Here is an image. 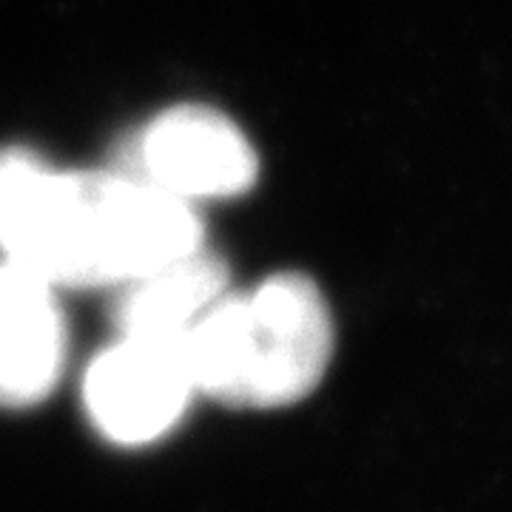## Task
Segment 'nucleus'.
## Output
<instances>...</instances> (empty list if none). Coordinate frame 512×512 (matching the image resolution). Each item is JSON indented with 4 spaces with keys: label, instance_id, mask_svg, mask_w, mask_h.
Instances as JSON below:
<instances>
[{
    "label": "nucleus",
    "instance_id": "nucleus-1",
    "mask_svg": "<svg viewBox=\"0 0 512 512\" xmlns=\"http://www.w3.org/2000/svg\"><path fill=\"white\" fill-rule=\"evenodd\" d=\"M202 248L191 202L134 174L55 171L0 151V254L52 288L128 285Z\"/></svg>",
    "mask_w": 512,
    "mask_h": 512
},
{
    "label": "nucleus",
    "instance_id": "nucleus-2",
    "mask_svg": "<svg viewBox=\"0 0 512 512\" xmlns=\"http://www.w3.org/2000/svg\"><path fill=\"white\" fill-rule=\"evenodd\" d=\"M333 356V316L319 285L274 274L225 293L185 336L197 393L237 410H279L319 387Z\"/></svg>",
    "mask_w": 512,
    "mask_h": 512
},
{
    "label": "nucleus",
    "instance_id": "nucleus-3",
    "mask_svg": "<svg viewBox=\"0 0 512 512\" xmlns=\"http://www.w3.org/2000/svg\"><path fill=\"white\" fill-rule=\"evenodd\" d=\"M197 393L183 342L120 336L83 379V402L111 444L143 447L168 436Z\"/></svg>",
    "mask_w": 512,
    "mask_h": 512
},
{
    "label": "nucleus",
    "instance_id": "nucleus-4",
    "mask_svg": "<svg viewBox=\"0 0 512 512\" xmlns=\"http://www.w3.org/2000/svg\"><path fill=\"white\" fill-rule=\"evenodd\" d=\"M140 180L185 202L225 200L248 191L256 180V151L242 128L208 106L163 111L140 134Z\"/></svg>",
    "mask_w": 512,
    "mask_h": 512
},
{
    "label": "nucleus",
    "instance_id": "nucleus-5",
    "mask_svg": "<svg viewBox=\"0 0 512 512\" xmlns=\"http://www.w3.org/2000/svg\"><path fill=\"white\" fill-rule=\"evenodd\" d=\"M66 322L55 288L0 259V407L43 402L63 373Z\"/></svg>",
    "mask_w": 512,
    "mask_h": 512
},
{
    "label": "nucleus",
    "instance_id": "nucleus-6",
    "mask_svg": "<svg viewBox=\"0 0 512 512\" xmlns=\"http://www.w3.org/2000/svg\"><path fill=\"white\" fill-rule=\"evenodd\" d=\"M228 293L220 256L197 248L163 268L123 285L114 305L120 336L183 342L205 313Z\"/></svg>",
    "mask_w": 512,
    "mask_h": 512
}]
</instances>
